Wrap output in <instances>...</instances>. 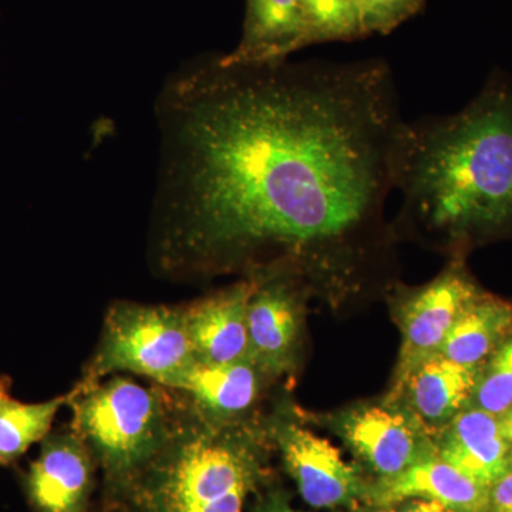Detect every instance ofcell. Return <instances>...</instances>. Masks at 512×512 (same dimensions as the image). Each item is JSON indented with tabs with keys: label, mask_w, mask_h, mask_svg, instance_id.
<instances>
[{
	"label": "cell",
	"mask_w": 512,
	"mask_h": 512,
	"mask_svg": "<svg viewBox=\"0 0 512 512\" xmlns=\"http://www.w3.org/2000/svg\"><path fill=\"white\" fill-rule=\"evenodd\" d=\"M303 39V0H247L241 40L218 62L222 66L284 62L305 47Z\"/></svg>",
	"instance_id": "obj_14"
},
{
	"label": "cell",
	"mask_w": 512,
	"mask_h": 512,
	"mask_svg": "<svg viewBox=\"0 0 512 512\" xmlns=\"http://www.w3.org/2000/svg\"><path fill=\"white\" fill-rule=\"evenodd\" d=\"M74 433L99 458L107 483L128 493L167 444L160 396L133 380L86 382L70 394Z\"/></svg>",
	"instance_id": "obj_4"
},
{
	"label": "cell",
	"mask_w": 512,
	"mask_h": 512,
	"mask_svg": "<svg viewBox=\"0 0 512 512\" xmlns=\"http://www.w3.org/2000/svg\"><path fill=\"white\" fill-rule=\"evenodd\" d=\"M258 373L251 362L214 365L195 360L171 387L185 390L211 419L225 420L245 412L255 402Z\"/></svg>",
	"instance_id": "obj_16"
},
{
	"label": "cell",
	"mask_w": 512,
	"mask_h": 512,
	"mask_svg": "<svg viewBox=\"0 0 512 512\" xmlns=\"http://www.w3.org/2000/svg\"><path fill=\"white\" fill-rule=\"evenodd\" d=\"M436 453L487 488L512 468L510 446L501 431L500 417L474 407H467L447 424Z\"/></svg>",
	"instance_id": "obj_13"
},
{
	"label": "cell",
	"mask_w": 512,
	"mask_h": 512,
	"mask_svg": "<svg viewBox=\"0 0 512 512\" xmlns=\"http://www.w3.org/2000/svg\"><path fill=\"white\" fill-rule=\"evenodd\" d=\"M366 36L387 35L423 9L424 0H357Z\"/></svg>",
	"instance_id": "obj_21"
},
{
	"label": "cell",
	"mask_w": 512,
	"mask_h": 512,
	"mask_svg": "<svg viewBox=\"0 0 512 512\" xmlns=\"http://www.w3.org/2000/svg\"><path fill=\"white\" fill-rule=\"evenodd\" d=\"M298 293L284 276L258 279L248 305L249 362L268 375L292 366L299 336Z\"/></svg>",
	"instance_id": "obj_9"
},
{
	"label": "cell",
	"mask_w": 512,
	"mask_h": 512,
	"mask_svg": "<svg viewBox=\"0 0 512 512\" xmlns=\"http://www.w3.org/2000/svg\"><path fill=\"white\" fill-rule=\"evenodd\" d=\"M394 190L450 241L512 229V87L488 84L460 113L404 124Z\"/></svg>",
	"instance_id": "obj_2"
},
{
	"label": "cell",
	"mask_w": 512,
	"mask_h": 512,
	"mask_svg": "<svg viewBox=\"0 0 512 512\" xmlns=\"http://www.w3.org/2000/svg\"><path fill=\"white\" fill-rule=\"evenodd\" d=\"M8 393H6V386L5 383L0 380V403L3 402V400L8 399Z\"/></svg>",
	"instance_id": "obj_26"
},
{
	"label": "cell",
	"mask_w": 512,
	"mask_h": 512,
	"mask_svg": "<svg viewBox=\"0 0 512 512\" xmlns=\"http://www.w3.org/2000/svg\"><path fill=\"white\" fill-rule=\"evenodd\" d=\"M461 259L429 285L413 292L402 306L403 342L389 403L402 396L417 367L437 355L458 316L480 295Z\"/></svg>",
	"instance_id": "obj_6"
},
{
	"label": "cell",
	"mask_w": 512,
	"mask_h": 512,
	"mask_svg": "<svg viewBox=\"0 0 512 512\" xmlns=\"http://www.w3.org/2000/svg\"><path fill=\"white\" fill-rule=\"evenodd\" d=\"M400 504L402 505L399 510L394 512H454L446 505L433 500H424V498H410Z\"/></svg>",
	"instance_id": "obj_24"
},
{
	"label": "cell",
	"mask_w": 512,
	"mask_h": 512,
	"mask_svg": "<svg viewBox=\"0 0 512 512\" xmlns=\"http://www.w3.org/2000/svg\"><path fill=\"white\" fill-rule=\"evenodd\" d=\"M195 360L184 311L121 303L107 315L87 382L130 372L171 387Z\"/></svg>",
	"instance_id": "obj_5"
},
{
	"label": "cell",
	"mask_w": 512,
	"mask_h": 512,
	"mask_svg": "<svg viewBox=\"0 0 512 512\" xmlns=\"http://www.w3.org/2000/svg\"><path fill=\"white\" fill-rule=\"evenodd\" d=\"M276 443L286 471L312 507H348L365 500L367 485L328 440L296 424H286L276 430Z\"/></svg>",
	"instance_id": "obj_7"
},
{
	"label": "cell",
	"mask_w": 512,
	"mask_h": 512,
	"mask_svg": "<svg viewBox=\"0 0 512 512\" xmlns=\"http://www.w3.org/2000/svg\"><path fill=\"white\" fill-rule=\"evenodd\" d=\"M252 512H302L295 510L282 493H268L255 505Z\"/></svg>",
	"instance_id": "obj_23"
},
{
	"label": "cell",
	"mask_w": 512,
	"mask_h": 512,
	"mask_svg": "<svg viewBox=\"0 0 512 512\" xmlns=\"http://www.w3.org/2000/svg\"><path fill=\"white\" fill-rule=\"evenodd\" d=\"M70 396L56 397L45 403H19L3 400L0 403V464L22 456L32 444L46 439L57 412Z\"/></svg>",
	"instance_id": "obj_18"
},
{
	"label": "cell",
	"mask_w": 512,
	"mask_h": 512,
	"mask_svg": "<svg viewBox=\"0 0 512 512\" xmlns=\"http://www.w3.org/2000/svg\"><path fill=\"white\" fill-rule=\"evenodd\" d=\"M500 426L505 440H507L508 446H510L512 464V407L500 417Z\"/></svg>",
	"instance_id": "obj_25"
},
{
	"label": "cell",
	"mask_w": 512,
	"mask_h": 512,
	"mask_svg": "<svg viewBox=\"0 0 512 512\" xmlns=\"http://www.w3.org/2000/svg\"><path fill=\"white\" fill-rule=\"evenodd\" d=\"M340 434L380 478L397 476L430 453L419 427L406 414L383 406H363L339 421Z\"/></svg>",
	"instance_id": "obj_10"
},
{
	"label": "cell",
	"mask_w": 512,
	"mask_h": 512,
	"mask_svg": "<svg viewBox=\"0 0 512 512\" xmlns=\"http://www.w3.org/2000/svg\"><path fill=\"white\" fill-rule=\"evenodd\" d=\"M511 330V303L481 292L458 316L439 353L458 365L480 369Z\"/></svg>",
	"instance_id": "obj_17"
},
{
	"label": "cell",
	"mask_w": 512,
	"mask_h": 512,
	"mask_svg": "<svg viewBox=\"0 0 512 512\" xmlns=\"http://www.w3.org/2000/svg\"><path fill=\"white\" fill-rule=\"evenodd\" d=\"M258 478L247 448L215 434H192L165 446L128 493L140 512H244Z\"/></svg>",
	"instance_id": "obj_3"
},
{
	"label": "cell",
	"mask_w": 512,
	"mask_h": 512,
	"mask_svg": "<svg viewBox=\"0 0 512 512\" xmlns=\"http://www.w3.org/2000/svg\"><path fill=\"white\" fill-rule=\"evenodd\" d=\"M366 512H394V511L390 507H376V508H373V510L366 511Z\"/></svg>",
	"instance_id": "obj_27"
},
{
	"label": "cell",
	"mask_w": 512,
	"mask_h": 512,
	"mask_svg": "<svg viewBox=\"0 0 512 512\" xmlns=\"http://www.w3.org/2000/svg\"><path fill=\"white\" fill-rule=\"evenodd\" d=\"M410 498L446 505L454 512H488L490 488L476 483L436 453L424 454L397 476L367 485L365 500L375 507H392Z\"/></svg>",
	"instance_id": "obj_11"
},
{
	"label": "cell",
	"mask_w": 512,
	"mask_h": 512,
	"mask_svg": "<svg viewBox=\"0 0 512 512\" xmlns=\"http://www.w3.org/2000/svg\"><path fill=\"white\" fill-rule=\"evenodd\" d=\"M94 467L89 447L76 433L52 436L43 443L26 477L36 512H87Z\"/></svg>",
	"instance_id": "obj_8"
},
{
	"label": "cell",
	"mask_w": 512,
	"mask_h": 512,
	"mask_svg": "<svg viewBox=\"0 0 512 512\" xmlns=\"http://www.w3.org/2000/svg\"><path fill=\"white\" fill-rule=\"evenodd\" d=\"M303 18L305 47L366 36L357 0H303Z\"/></svg>",
	"instance_id": "obj_19"
},
{
	"label": "cell",
	"mask_w": 512,
	"mask_h": 512,
	"mask_svg": "<svg viewBox=\"0 0 512 512\" xmlns=\"http://www.w3.org/2000/svg\"><path fill=\"white\" fill-rule=\"evenodd\" d=\"M258 279L239 282L183 309L195 359L202 363L249 362L248 305Z\"/></svg>",
	"instance_id": "obj_12"
},
{
	"label": "cell",
	"mask_w": 512,
	"mask_h": 512,
	"mask_svg": "<svg viewBox=\"0 0 512 512\" xmlns=\"http://www.w3.org/2000/svg\"><path fill=\"white\" fill-rule=\"evenodd\" d=\"M468 407L501 417L512 407V330L480 367Z\"/></svg>",
	"instance_id": "obj_20"
},
{
	"label": "cell",
	"mask_w": 512,
	"mask_h": 512,
	"mask_svg": "<svg viewBox=\"0 0 512 512\" xmlns=\"http://www.w3.org/2000/svg\"><path fill=\"white\" fill-rule=\"evenodd\" d=\"M478 372L477 367L458 365L437 353L417 367L403 393H409L410 404L421 420L447 426L470 404Z\"/></svg>",
	"instance_id": "obj_15"
},
{
	"label": "cell",
	"mask_w": 512,
	"mask_h": 512,
	"mask_svg": "<svg viewBox=\"0 0 512 512\" xmlns=\"http://www.w3.org/2000/svg\"><path fill=\"white\" fill-rule=\"evenodd\" d=\"M160 190L178 248L333 266L396 183L403 120L386 63L210 67L171 87Z\"/></svg>",
	"instance_id": "obj_1"
},
{
	"label": "cell",
	"mask_w": 512,
	"mask_h": 512,
	"mask_svg": "<svg viewBox=\"0 0 512 512\" xmlns=\"http://www.w3.org/2000/svg\"><path fill=\"white\" fill-rule=\"evenodd\" d=\"M488 512H512V468L490 488Z\"/></svg>",
	"instance_id": "obj_22"
}]
</instances>
